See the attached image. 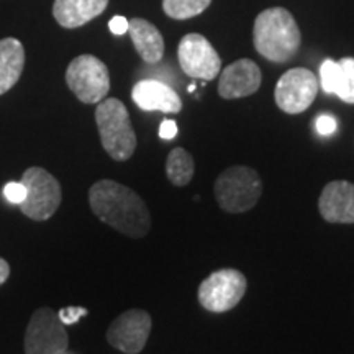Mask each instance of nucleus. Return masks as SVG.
<instances>
[{"label":"nucleus","mask_w":354,"mask_h":354,"mask_svg":"<svg viewBox=\"0 0 354 354\" xmlns=\"http://www.w3.org/2000/svg\"><path fill=\"white\" fill-rule=\"evenodd\" d=\"M88 203L99 220L130 238H143L151 228V216L135 190L115 180H99L88 189Z\"/></svg>","instance_id":"f257e3e1"},{"label":"nucleus","mask_w":354,"mask_h":354,"mask_svg":"<svg viewBox=\"0 0 354 354\" xmlns=\"http://www.w3.org/2000/svg\"><path fill=\"white\" fill-rule=\"evenodd\" d=\"M318 210L328 223H354V184L348 180L326 184L318 198Z\"/></svg>","instance_id":"ddd939ff"},{"label":"nucleus","mask_w":354,"mask_h":354,"mask_svg":"<svg viewBox=\"0 0 354 354\" xmlns=\"http://www.w3.org/2000/svg\"><path fill=\"white\" fill-rule=\"evenodd\" d=\"M95 122L102 146L109 156L115 161H128L136 149V135L123 102L102 100L95 109Z\"/></svg>","instance_id":"7ed1b4c3"},{"label":"nucleus","mask_w":354,"mask_h":354,"mask_svg":"<svg viewBox=\"0 0 354 354\" xmlns=\"http://www.w3.org/2000/svg\"><path fill=\"white\" fill-rule=\"evenodd\" d=\"M187 91H189V92H194V91H196V84H190V86H189V88H187Z\"/></svg>","instance_id":"cd10ccee"},{"label":"nucleus","mask_w":354,"mask_h":354,"mask_svg":"<svg viewBox=\"0 0 354 354\" xmlns=\"http://www.w3.org/2000/svg\"><path fill=\"white\" fill-rule=\"evenodd\" d=\"M66 84L82 104H99L110 91L109 68L99 57L81 55L66 69Z\"/></svg>","instance_id":"423d86ee"},{"label":"nucleus","mask_w":354,"mask_h":354,"mask_svg":"<svg viewBox=\"0 0 354 354\" xmlns=\"http://www.w3.org/2000/svg\"><path fill=\"white\" fill-rule=\"evenodd\" d=\"M8 274H10V266L6 259L0 258V286L8 279Z\"/></svg>","instance_id":"bb28decb"},{"label":"nucleus","mask_w":354,"mask_h":354,"mask_svg":"<svg viewBox=\"0 0 354 354\" xmlns=\"http://www.w3.org/2000/svg\"><path fill=\"white\" fill-rule=\"evenodd\" d=\"M339 63V82L335 95L346 104H354V57H343Z\"/></svg>","instance_id":"aec40b11"},{"label":"nucleus","mask_w":354,"mask_h":354,"mask_svg":"<svg viewBox=\"0 0 354 354\" xmlns=\"http://www.w3.org/2000/svg\"><path fill=\"white\" fill-rule=\"evenodd\" d=\"M151 315L145 310L133 308L122 313L109 326L107 342L115 349L125 354H138L143 351L149 333H151Z\"/></svg>","instance_id":"9b49d317"},{"label":"nucleus","mask_w":354,"mask_h":354,"mask_svg":"<svg viewBox=\"0 0 354 354\" xmlns=\"http://www.w3.org/2000/svg\"><path fill=\"white\" fill-rule=\"evenodd\" d=\"M263 81L259 66L251 59H238L221 73L218 81V94L221 99L233 100L253 95L258 92Z\"/></svg>","instance_id":"f8f14e48"},{"label":"nucleus","mask_w":354,"mask_h":354,"mask_svg":"<svg viewBox=\"0 0 354 354\" xmlns=\"http://www.w3.org/2000/svg\"><path fill=\"white\" fill-rule=\"evenodd\" d=\"M20 183L26 189L25 201L20 203L21 212L35 221L51 218L63 198L56 177L43 167H30L24 172Z\"/></svg>","instance_id":"39448f33"},{"label":"nucleus","mask_w":354,"mask_h":354,"mask_svg":"<svg viewBox=\"0 0 354 354\" xmlns=\"http://www.w3.org/2000/svg\"><path fill=\"white\" fill-rule=\"evenodd\" d=\"M339 63L333 59H325L320 66V86L325 94H335L339 82Z\"/></svg>","instance_id":"412c9836"},{"label":"nucleus","mask_w":354,"mask_h":354,"mask_svg":"<svg viewBox=\"0 0 354 354\" xmlns=\"http://www.w3.org/2000/svg\"><path fill=\"white\" fill-rule=\"evenodd\" d=\"M180 69L189 77L212 81L220 74L221 59L209 39L198 33H189L180 39L177 48Z\"/></svg>","instance_id":"9d476101"},{"label":"nucleus","mask_w":354,"mask_h":354,"mask_svg":"<svg viewBox=\"0 0 354 354\" xmlns=\"http://www.w3.org/2000/svg\"><path fill=\"white\" fill-rule=\"evenodd\" d=\"M248 289L246 276L238 269H220L198 286V302L212 313H225L236 307Z\"/></svg>","instance_id":"0eeeda50"},{"label":"nucleus","mask_w":354,"mask_h":354,"mask_svg":"<svg viewBox=\"0 0 354 354\" xmlns=\"http://www.w3.org/2000/svg\"><path fill=\"white\" fill-rule=\"evenodd\" d=\"M212 0H162V10L174 20H187L205 12Z\"/></svg>","instance_id":"6ab92c4d"},{"label":"nucleus","mask_w":354,"mask_h":354,"mask_svg":"<svg viewBox=\"0 0 354 354\" xmlns=\"http://www.w3.org/2000/svg\"><path fill=\"white\" fill-rule=\"evenodd\" d=\"M25 68V48L20 39H0V95L19 82Z\"/></svg>","instance_id":"f3484780"},{"label":"nucleus","mask_w":354,"mask_h":354,"mask_svg":"<svg viewBox=\"0 0 354 354\" xmlns=\"http://www.w3.org/2000/svg\"><path fill=\"white\" fill-rule=\"evenodd\" d=\"M196 162L192 154L184 148H174L166 159V174L176 187H185L194 177Z\"/></svg>","instance_id":"a211bd4d"},{"label":"nucleus","mask_w":354,"mask_h":354,"mask_svg":"<svg viewBox=\"0 0 354 354\" xmlns=\"http://www.w3.org/2000/svg\"><path fill=\"white\" fill-rule=\"evenodd\" d=\"M109 28H110V32H112L113 35L127 33L128 32V20L125 19V17H122V15L113 17V19L109 21Z\"/></svg>","instance_id":"393cba45"},{"label":"nucleus","mask_w":354,"mask_h":354,"mask_svg":"<svg viewBox=\"0 0 354 354\" xmlns=\"http://www.w3.org/2000/svg\"><path fill=\"white\" fill-rule=\"evenodd\" d=\"M131 99L146 112L159 110L165 113H179L183 110V100L174 88L154 79H143L136 82L131 91Z\"/></svg>","instance_id":"4468645a"},{"label":"nucleus","mask_w":354,"mask_h":354,"mask_svg":"<svg viewBox=\"0 0 354 354\" xmlns=\"http://www.w3.org/2000/svg\"><path fill=\"white\" fill-rule=\"evenodd\" d=\"M87 313V310L82 307H66L57 312V317H59V320L63 322L64 325H74V323L81 320L82 317H86Z\"/></svg>","instance_id":"5701e85b"},{"label":"nucleus","mask_w":354,"mask_h":354,"mask_svg":"<svg viewBox=\"0 0 354 354\" xmlns=\"http://www.w3.org/2000/svg\"><path fill=\"white\" fill-rule=\"evenodd\" d=\"M318 94V79L310 69L294 68L279 79L274 100L282 112L297 115L313 104Z\"/></svg>","instance_id":"1a4fd4ad"},{"label":"nucleus","mask_w":354,"mask_h":354,"mask_svg":"<svg viewBox=\"0 0 354 354\" xmlns=\"http://www.w3.org/2000/svg\"><path fill=\"white\" fill-rule=\"evenodd\" d=\"M109 7V0H55L53 17L63 28H79L97 19Z\"/></svg>","instance_id":"2eb2a0df"},{"label":"nucleus","mask_w":354,"mask_h":354,"mask_svg":"<svg viewBox=\"0 0 354 354\" xmlns=\"http://www.w3.org/2000/svg\"><path fill=\"white\" fill-rule=\"evenodd\" d=\"M69 335L57 312L41 307L30 318L25 333V354H66Z\"/></svg>","instance_id":"6e6552de"},{"label":"nucleus","mask_w":354,"mask_h":354,"mask_svg":"<svg viewBox=\"0 0 354 354\" xmlns=\"http://www.w3.org/2000/svg\"><path fill=\"white\" fill-rule=\"evenodd\" d=\"M214 192L221 210L227 214H245L258 203L263 194V180L251 167L232 166L215 180Z\"/></svg>","instance_id":"20e7f679"},{"label":"nucleus","mask_w":354,"mask_h":354,"mask_svg":"<svg viewBox=\"0 0 354 354\" xmlns=\"http://www.w3.org/2000/svg\"><path fill=\"white\" fill-rule=\"evenodd\" d=\"M3 196L10 203H20L25 201L26 197V189L21 183H8L6 187H3Z\"/></svg>","instance_id":"4be33fe9"},{"label":"nucleus","mask_w":354,"mask_h":354,"mask_svg":"<svg viewBox=\"0 0 354 354\" xmlns=\"http://www.w3.org/2000/svg\"><path fill=\"white\" fill-rule=\"evenodd\" d=\"M253 43L261 56L271 63L282 64L289 63L299 53L302 33L287 8L272 7L256 17Z\"/></svg>","instance_id":"f03ea898"},{"label":"nucleus","mask_w":354,"mask_h":354,"mask_svg":"<svg viewBox=\"0 0 354 354\" xmlns=\"http://www.w3.org/2000/svg\"><path fill=\"white\" fill-rule=\"evenodd\" d=\"M176 135H177L176 122L165 120L161 123V127H159V136H161L162 140H172L176 138Z\"/></svg>","instance_id":"a878e982"},{"label":"nucleus","mask_w":354,"mask_h":354,"mask_svg":"<svg viewBox=\"0 0 354 354\" xmlns=\"http://www.w3.org/2000/svg\"><path fill=\"white\" fill-rule=\"evenodd\" d=\"M128 33L135 50L146 64H158L165 56V38L153 24L145 19L128 20Z\"/></svg>","instance_id":"dca6fc26"},{"label":"nucleus","mask_w":354,"mask_h":354,"mask_svg":"<svg viewBox=\"0 0 354 354\" xmlns=\"http://www.w3.org/2000/svg\"><path fill=\"white\" fill-rule=\"evenodd\" d=\"M317 131L320 135H333L336 131V120L331 115H320L317 118Z\"/></svg>","instance_id":"b1692460"}]
</instances>
